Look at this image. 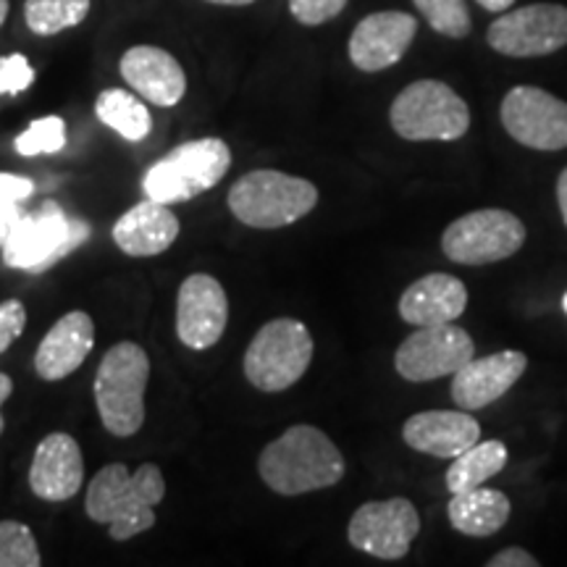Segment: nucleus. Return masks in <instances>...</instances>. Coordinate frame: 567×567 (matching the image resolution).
<instances>
[{
	"mask_svg": "<svg viewBox=\"0 0 567 567\" xmlns=\"http://www.w3.org/2000/svg\"><path fill=\"white\" fill-rule=\"evenodd\" d=\"M476 358V344L463 326L436 323L417 326L405 342L396 347V373L413 384L455 375L467 360Z\"/></svg>",
	"mask_w": 567,
	"mask_h": 567,
	"instance_id": "9b49d317",
	"label": "nucleus"
},
{
	"mask_svg": "<svg viewBox=\"0 0 567 567\" xmlns=\"http://www.w3.org/2000/svg\"><path fill=\"white\" fill-rule=\"evenodd\" d=\"M347 0H289V11L305 27H321L344 11Z\"/></svg>",
	"mask_w": 567,
	"mask_h": 567,
	"instance_id": "7c9ffc66",
	"label": "nucleus"
},
{
	"mask_svg": "<svg viewBox=\"0 0 567 567\" xmlns=\"http://www.w3.org/2000/svg\"><path fill=\"white\" fill-rule=\"evenodd\" d=\"M488 567H538V559L526 549L509 547L488 559Z\"/></svg>",
	"mask_w": 567,
	"mask_h": 567,
	"instance_id": "72a5a7b5",
	"label": "nucleus"
},
{
	"mask_svg": "<svg viewBox=\"0 0 567 567\" xmlns=\"http://www.w3.org/2000/svg\"><path fill=\"white\" fill-rule=\"evenodd\" d=\"M124 82L161 109H174L187 92V74L172 53L155 45H134L118 63Z\"/></svg>",
	"mask_w": 567,
	"mask_h": 567,
	"instance_id": "a211bd4d",
	"label": "nucleus"
},
{
	"mask_svg": "<svg viewBox=\"0 0 567 567\" xmlns=\"http://www.w3.org/2000/svg\"><path fill=\"white\" fill-rule=\"evenodd\" d=\"M421 534V515L405 496L365 502L350 517L347 538L358 551L379 559L408 557L415 536Z\"/></svg>",
	"mask_w": 567,
	"mask_h": 567,
	"instance_id": "f8f14e48",
	"label": "nucleus"
},
{
	"mask_svg": "<svg viewBox=\"0 0 567 567\" xmlns=\"http://www.w3.org/2000/svg\"><path fill=\"white\" fill-rule=\"evenodd\" d=\"M509 137L530 151L555 153L567 147V103L542 87L520 84L505 95L499 109Z\"/></svg>",
	"mask_w": 567,
	"mask_h": 567,
	"instance_id": "ddd939ff",
	"label": "nucleus"
},
{
	"mask_svg": "<svg viewBox=\"0 0 567 567\" xmlns=\"http://www.w3.org/2000/svg\"><path fill=\"white\" fill-rule=\"evenodd\" d=\"M151 358L137 342H118L103 354L95 373L97 415L113 436H134L145 423Z\"/></svg>",
	"mask_w": 567,
	"mask_h": 567,
	"instance_id": "7ed1b4c3",
	"label": "nucleus"
},
{
	"mask_svg": "<svg viewBox=\"0 0 567 567\" xmlns=\"http://www.w3.org/2000/svg\"><path fill=\"white\" fill-rule=\"evenodd\" d=\"M95 347V323L84 310H71L51 326L34 352V371L42 381H61L82 368Z\"/></svg>",
	"mask_w": 567,
	"mask_h": 567,
	"instance_id": "aec40b11",
	"label": "nucleus"
},
{
	"mask_svg": "<svg viewBox=\"0 0 567 567\" xmlns=\"http://www.w3.org/2000/svg\"><path fill=\"white\" fill-rule=\"evenodd\" d=\"M557 205H559V213H563V221L567 226V166L559 172V179H557Z\"/></svg>",
	"mask_w": 567,
	"mask_h": 567,
	"instance_id": "e433bc0d",
	"label": "nucleus"
},
{
	"mask_svg": "<svg viewBox=\"0 0 567 567\" xmlns=\"http://www.w3.org/2000/svg\"><path fill=\"white\" fill-rule=\"evenodd\" d=\"M528 368L526 352L502 350L471 358L452 379V400L460 410H484L505 396Z\"/></svg>",
	"mask_w": 567,
	"mask_h": 567,
	"instance_id": "dca6fc26",
	"label": "nucleus"
},
{
	"mask_svg": "<svg viewBox=\"0 0 567 567\" xmlns=\"http://www.w3.org/2000/svg\"><path fill=\"white\" fill-rule=\"evenodd\" d=\"M34 84V69L24 53L0 59V95H19Z\"/></svg>",
	"mask_w": 567,
	"mask_h": 567,
	"instance_id": "c756f323",
	"label": "nucleus"
},
{
	"mask_svg": "<svg viewBox=\"0 0 567 567\" xmlns=\"http://www.w3.org/2000/svg\"><path fill=\"white\" fill-rule=\"evenodd\" d=\"M90 13V0H24V21L30 32L53 38L71 27H80Z\"/></svg>",
	"mask_w": 567,
	"mask_h": 567,
	"instance_id": "a878e982",
	"label": "nucleus"
},
{
	"mask_svg": "<svg viewBox=\"0 0 567 567\" xmlns=\"http://www.w3.org/2000/svg\"><path fill=\"white\" fill-rule=\"evenodd\" d=\"M87 221L69 218L59 203L45 200L13 226L11 237L3 243V260L11 268L40 274L87 243Z\"/></svg>",
	"mask_w": 567,
	"mask_h": 567,
	"instance_id": "0eeeda50",
	"label": "nucleus"
},
{
	"mask_svg": "<svg viewBox=\"0 0 567 567\" xmlns=\"http://www.w3.org/2000/svg\"><path fill=\"white\" fill-rule=\"evenodd\" d=\"M11 392H13V381H11V375L0 373V434H3V429H6V421H3V405H6V400H9V396H11Z\"/></svg>",
	"mask_w": 567,
	"mask_h": 567,
	"instance_id": "c9c22d12",
	"label": "nucleus"
},
{
	"mask_svg": "<svg viewBox=\"0 0 567 567\" xmlns=\"http://www.w3.org/2000/svg\"><path fill=\"white\" fill-rule=\"evenodd\" d=\"M509 460V452L505 442L499 439H486V442H476L471 450H465L463 455L455 457V463L446 471V488L452 494L467 492V488L484 486L488 478H494L496 473L505 471Z\"/></svg>",
	"mask_w": 567,
	"mask_h": 567,
	"instance_id": "b1692460",
	"label": "nucleus"
},
{
	"mask_svg": "<svg viewBox=\"0 0 567 567\" xmlns=\"http://www.w3.org/2000/svg\"><path fill=\"white\" fill-rule=\"evenodd\" d=\"M24 208H21V203H0V247H3L6 239L11 237L13 226L21 221V216H24Z\"/></svg>",
	"mask_w": 567,
	"mask_h": 567,
	"instance_id": "f704fd0d",
	"label": "nucleus"
},
{
	"mask_svg": "<svg viewBox=\"0 0 567 567\" xmlns=\"http://www.w3.org/2000/svg\"><path fill=\"white\" fill-rule=\"evenodd\" d=\"M526 245V224L515 213L484 208L465 213L446 226L442 250L452 264L488 266L513 255Z\"/></svg>",
	"mask_w": 567,
	"mask_h": 567,
	"instance_id": "1a4fd4ad",
	"label": "nucleus"
},
{
	"mask_svg": "<svg viewBox=\"0 0 567 567\" xmlns=\"http://www.w3.org/2000/svg\"><path fill=\"white\" fill-rule=\"evenodd\" d=\"M488 45L509 59H538L567 45V6L530 3L502 11L486 32Z\"/></svg>",
	"mask_w": 567,
	"mask_h": 567,
	"instance_id": "9d476101",
	"label": "nucleus"
},
{
	"mask_svg": "<svg viewBox=\"0 0 567 567\" xmlns=\"http://www.w3.org/2000/svg\"><path fill=\"white\" fill-rule=\"evenodd\" d=\"M205 3H213V6H250L255 0H205Z\"/></svg>",
	"mask_w": 567,
	"mask_h": 567,
	"instance_id": "58836bf2",
	"label": "nucleus"
},
{
	"mask_svg": "<svg viewBox=\"0 0 567 567\" xmlns=\"http://www.w3.org/2000/svg\"><path fill=\"white\" fill-rule=\"evenodd\" d=\"M40 547L32 528L19 520H0V567H40Z\"/></svg>",
	"mask_w": 567,
	"mask_h": 567,
	"instance_id": "cd10ccee",
	"label": "nucleus"
},
{
	"mask_svg": "<svg viewBox=\"0 0 567 567\" xmlns=\"http://www.w3.org/2000/svg\"><path fill=\"white\" fill-rule=\"evenodd\" d=\"M402 439L423 455L455 460L481 442V425L465 410H425L408 417L402 425Z\"/></svg>",
	"mask_w": 567,
	"mask_h": 567,
	"instance_id": "6ab92c4d",
	"label": "nucleus"
},
{
	"mask_svg": "<svg viewBox=\"0 0 567 567\" xmlns=\"http://www.w3.org/2000/svg\"><path fill=\"white\" fill-rule=\"evenodd\" d=\"M344 457L316 425H292L260 452L258 473L271 492L300 496L337 486L344 478Z\"/></svg>",
	"mask_w": 567,
	"mask_h": 567,
	"instance_id": "f03ea898",
	"label": "nucleus"
},
{
	"mask_svg": "<svg viewBox=\"0 0 567 567\" xmlns=\"http://www.w3.org/2000/svg\"><path fill=\"white\" fill-rule=\"evenodd\" d=\"M95 116L101 118L109 130L122 134V137L130 142L145 140L153 130L151 111H147V105L142 103L137 95H132L130 90H103L95 101Z\"/></svg>",
	"mask_w": 567,
	"mask_h": 567,
	"instance_id": "393cba45",
	"label": "nucleus"
},
{
	"mask_svg": "<svg viewBox=\"0 0 567 567\" xmlns=\"http://www.w3.org/2000/svg\"><path fill=\"white\" fill-rule=\"evenodd\" d=\"M27 326V310L19 300H6L0 302V354L17 342L24 334Z\"/></svg>",
	"mask_w": 567,
	"mask_h": 567,
	"instance_id": "2f4dec72",
	"label": "nucleus"
},
{
	"mask_svg": "<svg viewBox=\"0 0 567 567\" xmlns=\"http://www.w3.org/2000/svg\"><path fill=\"white\" fill-rule=\"evenodd\" d=\"M509 499L496 488H467V492L452 494L450 505H446V517H450L452 528L457 534L471 538H488L496 530L505 528L509 520Z\"/></svg>",
	"mask_w": 567,
	"mask_h": 567,
	"instance_id": "5701e85b",
	"label": "nucleus"
},
{
	"mask_svg": "<svg viewBox=\"0 0 567 567\" xmlns=\"http://www.w3.org/2000/svg\"><path fill=\"white\" fill-rule=\"evenodd\" d=\"M179 237V218L166 203L142 200L113 224V243L132 258H153L166 252Z\"/></svg>",
	"mask_w": 567,
	"mask_h": 567,
	"instance_id": "412c9836",
	"label": "nucleus"
},
{
	"mask_svg": "<svg viewBox=\"0 0 567 567\" xmlns=\"http://www.w3.org/2000/svg\"><path fill=\"white\" fill-rule=\"evenodd\" d=\"M63 147H66V122L61 116L38 118L17 137V153L24 155V158L61 153Z\"/></svg>",
	"mask_w": 567,
	"mask_h": 567,
	"instance_id": "c85d7f7f",
	"label": "nucleus"
},
{
	"mask_svg": "<svg viewBox=\"0 0 567 567\" xmlns=\"http://www.w3.org/2000/svg\"><path fill=\"white\" fill-rule=\"evenodd\" d=\"M9 9H11L9 0H0V27H3L6 19H9Z\"/></svg>",
	"mask_w": 567,
	"mask_h": 567,
	"instance_id": "ea45409f",
	"label": "nucleus"
},
{
	"mask_svg": "<svg viewBox=\"0 0 567 567\" xmlns=\"http://www.w3.org/2000/svg\"><path fill=\"white\" fill-rule=\"evenodd\" d=\"M389 122L402 140L452 142L471 130V109L450 84L417 80L394 97Z\"/></svg>",
	"mask_w": 567,
	"mask_h": 567,
	"instance_id": "423d86ee",
	"label": "nucleus"
},
{
	"mask_svg": "<svg viewBox=\"0 0 567 567\" xmlns=\"http://www.w3.org/2000/svg\"><path fill=\"white\" fill-rule=\"evenodd\" d=\"M229 168L231 151L224 140H193L176 145L161 161H155L142 176V189L158 203H187L216 187Z\"/></svg>",
	"mask_w": 567,
	"mask_h": 567,
	"instance_id": "39448f33",
	"label": "nucleus"
},
{
	"mask_svg": "<svg viewBox=\"0 0 567 567\" xmlns=\"http://www.w3.org/2000/svg\"><path fill=\"white\" fill-rule=\"evenodd\" d=\"M166 496V478L161 467L142 463L130 471L124 463H111L95 473L87 486L90 520L105 523L113 542H130L155 526V507Z\"/></svg>",
	"mask_w": 567,
	"mask_h": 567,
	"instance_id": "f257e3e1",
	"label": "nucleus"
},
{
	"mask_svg": "<svg viewBox=\"0 0 567 567\" xmlns=\"http://www.w3.org/2000/svg\"><path fill=\"white\" fill-rule=\"evenodd\" d=\"M313 337L297 318H274L260 326L245 352V375L260 392L295 386L313 363Z\"/></svg>",
	"mask_w": 567,
	"mask_h": 567,
	"instance_id": "6e6552de",
	"label": "nucleus"
},
{
	"mask_svg": "<svg viewBox=\"0 0 567 567\" xmlns=\"http://www.w3.org/2000/svg\"><path fill=\"white\" fill-rule=\"evenodd\" d=\"M229 323V297L221 281L193 274L182 281L176 297V337L189 350H208L224 337Z\"/></svg>",
	"mask_w": 567,
	"mask_h": 567,
	"instance_id": "4468645a",
	"label": "nucleus"
},
{
	"mask_svg": "<svg viewBox=\"0 0 567 567\" xmlns=\"http://www.w3.org/2000/svg\"><path fill=\"white\" fill-rule=\"evenodd\" d=\"M84 481L82 446L71 434L53 431L34 446L30 488L38 499L66 502L80 494Z\"/></svg>",
	"mask_w": 567,
	"mask_h": 567,
	"instance_id": "f3484780",
	"label": "nucleus"
},
{
	"mask_svg": "<svg viewBox=\"0 0 567 567\" xmlns=\"http://www.w3.org/2000/svg\"><path fill=\"white\" fill-rule=\"evenodd\" d=\"M467 308V289L457 276L429 274L400 297V316L410 326L455 323Z\"/></svg>",
	"mask_w": 567,
	"mask_h": 567,
	"instance_id": "4be33fe9",
	"label": "nucleus"
},
{
	"mask_svg": "<svg viewBox=\"0 0 567 567\" xmlns=\"http://www.w3.org/2000/svg\"><path fill=\"white\" fill-rule=\"evenodd\" d=\"M478 6H484L486 11H507L515 0H476Z\"/></svg>",
	"mask_w": 567,
	"mask_h": 567,
	"instance_id": "4c0bfd02",
	"label": "nucleus"
},
{
	"mask_svg": "<svg viewBox=\"0 0 567 567\" xmlns=\"http://www.w3.org/2000/svg\"><path fill=\"white\" fill-rule=\"evenodd\" d=\"M34 193L32 179L19 174L0 172V203H24Z\"/></svg>",
	"mask_w": 567,
	"mask_h": 567,
	"instance_id": "473e14b6",
	"label": "nucleus"
},
{
	"mask_svg": "<svg viewBox=\"0 0 567 567\" xmlns=\"http://www.w3.org/2000/svg\"><path fill=\"white\" fill-rule=\"evenodd\" d=\"M417 32V19L405 11H375L358 21L350 34V61L354 69L375 74L405 59Z\"/></svg>",
	"mask_w": 567,
	"mask_h": 567,
	"instance_id": "2eb2a0df",
	"label": "nucleus"
},
{
	"mask_svg": "<svg viewBox=\"0 0 567 567\" xmlns=\"http://www.w3.org/2000/svg\"><path fill=\"white\" fill-rule=\"evenodd\" d=\"M421 17L429 21V27L444 38L463 40L471 34L473 21L465 0H413Z\"/></svg>",
	"mask_w": 567,
	"mask_h": 567,
	"instance_id": "bb28decb",
	"label": "nucleus"
},
{
	"mask_svg": "<svg viewBox=\"0 0 567 567\" xmlns=\"http://www.w3.org/2000/svg\"><path fill=\"white\" fill-rule=\"evenodd\" d=\"M229 210L252 229H281L308 216L318 205V189L302 176L258 168L231 184Z\"/></svg>",
	"mask_w": 567,
	"mask_h": 567,
	"instance_id": "20e7f679",
	"label": "nucleus"
},
{
	"mask_svg": "<svg viewBox=\"0 0 567 567\" xmlns=\"http://www.w3.org/2000/svg\"><path fill=\"white\" fill-rule=\"evenodd\" d=\"M563 308H565V313H567V292H565V297H563Z\"/></svg>",
	"mask_w": 567,
	"mask_h": 567,
	"instance_id": "a19ab883",
	"label": "nucleus"
}]
</instances>
